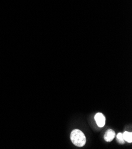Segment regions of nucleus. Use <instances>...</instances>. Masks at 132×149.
Returning a JSON list of instances; mask_svg holds the SVG:
<instances>
[{"label":"nucleus","instance_id":"1","mask_svg":"<svg viewBox=\"0 0 132 149\" xmlns=\"http://www.w3.org/2000/svg\"><path fill=\"white\" fill-rule=\"evenodd\" d=\"M71 140L74 145L79 147H83L86 143L85 135L79 129H74L71 132Z\"/></svg>","mask_w":132,"mask_h":149},{"label":"nucleus","instance_id":"2","mask_svg":"<svg viewBox=\"0 0 132 149\" xmlns=\"http://www.w3.org/2000/svg\"><path fill=\"white\" fill-rule=\"evenodd\" d=\"M95 120L98 126L99 127H103L105 124V118L102 113H97L95 115Z\"/></svg>","mask_w":132,"mask_h":149},{"label":"nucleus","instance_id":"3","mask_svg":"<svg viewBox=\"0 0 132 149\" xmlns=\"http://www.w3.org/2000/svg\"><path fill=\"white\" fill-rule=\"evenodd\" d=\"M114 137H115V132L112 129H110L105 133L104 139L106 141L110 142L114 139Z\"/></svg>","mask_w":132,"mask_h":149},{"label":"nucleus","instance_id":"4","mask_svg":"<svg viewBox=\"0 0 132 149\" xmlns=\"http://www.w3.org/2000/svg\"><path fill=\"white\" fill-rule=\"evenodd\" d=\"M123 137L125 141H126L128 142H132V134L131 133L127 132V131H125V132L123 134Z\"/></svg>","mask_w":132,"mask_h":149},{"label":"nucleus","instance_id":"5","mask_svg":"<svg viewBox=\"0 0 132 149\" xmlns=\"http://www.w3.org/2000/svg\"><path fill=\"white\" fill-rule=\"evenodd\" d=\"M117 141H118L119 143L120 144H124V137H123V135L122 133H118L117 135Z\"/></svg>","mask_w":132,"mask_h":149}]
</instances>
